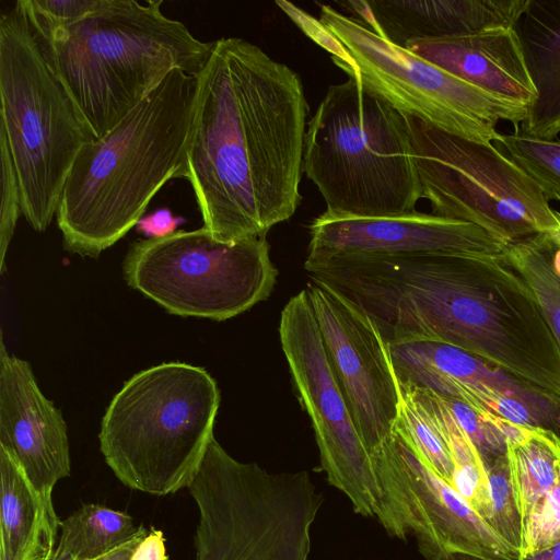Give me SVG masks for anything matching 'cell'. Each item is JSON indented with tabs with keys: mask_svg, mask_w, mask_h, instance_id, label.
Returning a JSON list of instances; mask_svg holds the SVG:
<instances>
[{
	"mask_svg": "<svg viewBox=\"0 0 560 560\" xmlns=\"http://www.w3.org/2000/svg\"><path fill=\"white\" fill-rule=\"evenodd\" d=\"M39 560H77V558L57 545L51 552L47 553Z\"/></svg>",
	"mask_w": 560,
	"mask_h": 560,
	"instance_id": "e575fe53",
	"label": "cell"
},
{
	"mask_svg": "<svg viewBox=\"0 0 560 560\" xmlns=\"http://www.w3.org/2000/svg\"><path fill=\"white\" fill-rule=\"evenodd\" d=\"M198 77L180 178L222 242L266 237L299 208L308 104L300 75L240 37L213 42Z\"/></svg>",
	"mask_w": 560,
	"mask_h": 560,
	"instance_id": "6da1fadb",
	"label": "cell"
},
{
	"mask_svg": "<svg viewBox=\"0 0 560 560\" xmlns=\"http://www.w3.org/2000/svg\"><path fill=\"white\" fill-rule=\"evenodd\" d=\"M279 337L299 401L311 419L320 469L358 514L377 517L381 498L370 454L329 364L306 289L283 307Z\"/></svg>",
	"mask_w": 560,
	"mask_h": 560,
	"instance_id": "7c38bea8",
	"label": "cell"
},
{
	"mask_svg": "<svg viewBox=\"0 0 560 560\" xmlns=\"http://www.w3.org/2000/svg\"><path fill=\"white\" fill-rule=\"evenodd\" d=\"M406 117L421 198L433 214L476 224L505 244L560 229L540 187L491 142Z\"/></svg>",
	"mask_w": 560,
	"mask_h": 560,
	"instance_id": "9c48e42d",
	"label": "cell"
},
{
	"mask_svg": "<svg viewBox=\"0 0 560 560\" xmlns=\"http://www.w3.org/2000/svg\"><path fill=\"white\" fill-rule=\"evenodd\" d=\"M1 207H0V269H4L5 253L14 234L21 209V195L16 173L8 144L0 135Z\"/></svg>",
	"mask_w": 560,
	"mask_h": 560,
	"instance_id": "f546056e",
	"label": "cell"
},
{
	"mask_svg": "<svg viewBox=\"0 0 560 560\" xmlns=\"http://www.w3.org/2000/svg\"><path fill=\"white\" fill-rule=\"evenodd\" d=\"M187 489L199 513L196 560H310L323 495L307 471L238 462L213 436Z\"/></svg>",
	"mask_w": 560,
	"mask_h": 560,
	"instance_id": "52a82bcc",
	"label": "cell"
},
{
	"mask_svg": "<svg viewBox=\"0 0 560 560\" xmlns=\"http://www.w3.org/2000/svg\"><path fill=\"white\" fill-rule=\"evenodd\" d=\"M0 476V560H39L56 548L61 521L2 448Z\"/></svg>",
	"mask_w": 560,
	"mask_h": 560,
	"instance_id": "ffe728a7",
	"label": "cell"
},
{
	"mask_svg": "<svg viewBox=\"0 0 560 560\" xmlns=\"http://www.w3.org/2000/svg\"><path fill=\"white\" fill-rule=\"evenodd\" d=\"M303 173L334 218L408 214L421 199L407 117L351 78L328 86L308 121Z\"/></svg>",
	"mask_w": 560,
	"mask_h": 560,
	"instance_id": "277c9868",
	"label": "cell"
},
{
	"mask_svg": "<svg viewBox=\"0 0 560 560\" xmlns=\"http://www.w3.org/2000/svg\"><path fill=\"white\" fill-rule=\"evenodd\" d=\"M498 141L510 158L533 178L548 200L560 202V141L526 136L516 129Z\"/></svg>",
	"mask_w": 560,
	"mask_h": 560,
	"instance_id": "d4e9b609",
	"label": "cell"
},
{
	"mask_svg": "<svg viewBox=\"0 0 560 560\" xmlns=\"http://www.w3.org/2000/svg\"><path fill=\"white\" fill-rule=\"evenodd\" d=\"M560 540V476L523 522L520 557Z\"/></svg>",
	"mask_w": 560,
	"mask_h": 560,
	"instance_id": "83f0119b",
	"label": "cell"
},
{
	"mask_svg": "<svg viewBox=\"0 0 560 560\" xmlns=\"http://www.w3.org/2000/svg\"><path fill=\"white\" fill-rule=\"evenodd\" d=\"M399 386L459 400L488 418L552 431L560 440V405L457 347L415 341L388 346Z\"/></svg>",
	"mask_w": 560,
	"mask_h": 560,
	"instance_id": "5bb4252c",
	"label": "cell"
},
{
	"mask_svg": "<svg viewBox=\"0 0 560 560\" xmlns=\"http://www.w3.org/2000/svg\"><path fill=\"white\" fill-rule=\"evenodd\" d=\"M220 392L200 366L167 362L140 371L113 397L100 448L128 488L153 495L188 488L213 435Z\"/></svg>",
	"mask_w": 560,
	"mask_h": 560,
	"instance_id": "5b68a950",
	"label": "cell"
},
{
	"mask_svg": "<svg viewBox=\"0 0 560 560\" xmlns=\"http://www.w3.org/2000/svg\"><path fill=\"white\" fill-rule=\"evenodd\" d=\"M149 530L144 527L135 538L114 548L113 550L89 560H131L137 547L147 536Z\"/></svg>",
	"mask_w": 560,
	"mask_h": 560,
	"instance_id": "d6a6232c",
	"label": "cell"
},
{
	"mask_svg": "<svg viewBox=\"0 0 560 560\" xmlns=\"http://www.w3.org/2000/svg\"><path fill=\"white\" fill-rule=\"evenodd\" d=\"M406 49L452 75L501 98L526 106L537 93L514 27L410 40Z\"/></svg>",
	"mask_w": 560,
	"mask_h": 560,
	"instance_id": "ac0fdd59",
	"label": "cell"
},
{
	"mask_svg": "<svg viewBox=\"0 0 560 560\" xmlns=\"http://www.w3.org/2000/svg\"><path fill=\"white\" fill-rule=\"evenodd\" d=\"M127 283L168 313L232 318L266 300L277 281L266 237L222 242L203 226L132 243Z\"/></svg>",
	"mask_w": 560,
	"mask_h": 560,
	"instance_id": "30bf717a",
	"label": "cell"
},
{
	"mask_svg": "<svg viewBox=\"0 0 560 560\" xmlns=\"http://www.w3.org/2000/svg\"><path fill=\"white\" fill-rule=\"evenodd\" d=\"M318 30L334 63L405 116L479 142L498 141L499 121L516 130L526 117V106L452 75L330 5L320 4Z\"/></svg>",
	"mask_w": 560,
	"mask_h": 560,
	"instance_id": "ba28073f",
	"label": "cell"
},
{
	"mask_svg": "<svg viewBox=\"0 0 560 560\" xmlns=\"http://www.w3.org/2000/svg\"><path fill=\"white\" fill-rule=\"evenodd\" d=\"M520 560H560V540L544 549L521 556Z\"/></svg>",
	"mask_w": 560,
	"mask_h": 560,
	"instance_id": "836d02e7",
	"label": "cell"
},
{
	"mask_svg": "<svg viewBox=\"0 0 560 560\" xmlns=\"http://www.w3.org/2000/svg\"><path fill=\"white\" fill-rule=\"evenodd\" d=\"M107 0H22L36 38L45 39L101 10Z\"/></svg>",
	"mask_w": 560,
	"mask_h": 560,
	"instance_id": "4316f807",
	"label": "cell"
},
{
	"mask_svg": "<svg viewBox=\"0 0 560 560\" xmlns=\"http://www.w3.org/2000/svg\"><path fill=\"white\" fill-rule=\"evenodd\" d=\"M0 135L16 173L22 214L44 232L77 155L94 139L49 67L22 0L0 15Z\"/></svg>",
	"mask_w": 560,
	"mask_h": 560,
	"instance_id": "8992f818",
	"label": "cell"
},
{
	"mask_svg": "<svg viewBox=\"0 0 560 560\" xmlns=\"http://www.w3.org/2000/svg\"><path fill=\"white\" fill-rule=\"evenodd\" d=\"M306 262L340 255L447 254L500 256L506 244L476 224L412 212L381 218H334L310 225Z\"/></svg>",
	"mask_w": 560,
	"mask_h": 560,
	"instance_id": "9a60e30c",
	"label": "cell"
},
{
	"mask_svg": "<svg viewBox=\"0 0 560 560\" xmlns=\"http://www.w3.org/2000/svg\"><path fill=\"white\" fill-rule=\"evenodd\" d=\"M58 546L77 560L104 555L135 538L144 528L126 512L100 504H84L60 523Z\"/></svg>",
	"mask_w": 560,
	"mask_h": 560,
	"instance_id": "603a6c76",
	"label": "cell"
},
{
	"mask_svg": "<svg viewBox=\"0 0 560 560\" xmlns=\"http://www.w3.org/2000/svg\"><path fill=\"white\" fill-rule=\"evenodd\" d=\"M370 458L381 498L376 518L390 536L413 537L427 560L447 553L520 560V552L427 467L398 431L372 450Z\"/></svg>",
	"mask_w": 560,
	"mask_h": 560,
	"instance_id": "8fae6325",
	"label": "cell"
},
{
	"mask_svg": "<svg viewBox=\"0 0 560 560\" xmlns=\"http://www.w3.org/2000/svg\"><path fill=\"white\" fill-rule=\"evenodd\" d=\"M401 400L395 430L422 463L451 485L454 466L441 427L416 389L400 386Z\"/></svg>",
	"mask_w": 560,
	"mask_h": 560,
	"instance_id": "cb8c5ba5",
	"label": "cell"
},
{
	"mask_svg": "<svg viewBox=\"0 0 560 560\" xmlns=\"http://www.w3.org/2000/svg\"><path fill=\"white\" fill-rule=\"evenodd\" d=\"M435 560H483L474 556L463 553H447L439 557Z\"/></svg>",
	"mask_w": 560,
	"mask_h": 560,
	"instance_id": "d590c367",
	"label": "cell"
},
{
	"mask_svg": "<svg viewBox=\"0 0 560 560\" xmlns=\"http://www.w3.org/2000/svg\"><path fill=\"white\" fill-rule=\"evenodd\" d=\"M0 448L18 464L45 503L70 476L67 425L40 392L30 363L0 349Z\"/></svg>",
	"mask_w": 560,
	"mask_h": 560,
	"instance_id": "2e32d148",
	"label": "cell"
},
{
	"mask_svg": "<svg viewBox=\"0 0 560 560\" xmlns=\"http://www.w3.org/2000/svg\"><path fill=\"white\" fill-rule=\"evenodd\" d=\"M514 30L537 93L518 130L555 140L560 133V0H528Z\"/></svg>",
	"mask_w": 560,
	"mask_h": 560,
	"instance_id": "d6986e66",
	"label": "cell"
},
{
	"mask_svg": "<svg viewBox=\"0 0 560 560\" xmlns=\"http://www.w3.org/2000/svg\"><path fill=\"white\" fill-rule=\"evenodd\" d=\"M556 217L560 223V212L559 211H556ZM553 237H555L556 243L560 249V229L558 231L553 232Z\"/></svg>",
	"mask_w": 560,
	"mask_h": 560,
	"instance_id": "8d00e7d4",
	"label": "cell"
},
{
	"mask_svg": "<svg viewBox=\"0 0 560 560\" xmlns=\"http://www.w3.org/2000/svg\"><path fill=\"white\" fill-rule=\"evenodd\" d=\"M162 0H107L38 39L49 67L94 140L118 125L174 69L198 75L213 42L167 18Z\"/></svg>",
	"mask_w": 560,
	"mask_h": 560,
	"instance_id": "3957f363",
	"label": "cell"
},
{
	"mask_svg": "<svg viewBox=\"0 0 560 560\" xmlns=\"http://www.w3.org/2000/svg\"><path fill=\"white\" fill-rule=\"evenodd\" d=\"M305 289L329 364L370 454L394 432L401 400L388 346L348 298L314 279Z\"/></svg>",
	"mask_w": 560,
	"mask_h": 560,
	"instance_id": "4fadbf2b",
	"label": "cell"
},
{
	"mask_svg": "<svg viewBox=\"0 0 560 560\" xmlns=\"http://www.w3.org/2000/svg\"><path fill=\"white\" fill-rule=\"evenodd\" d=\"M500 256L530 287L560 343V249L552 232L506 244Z\"/></svg>",
	"mask_w": 560,
	"mask_h": 560,
	"instance_id": "7402d4cb",
	"label": "cell"
},
{
	"mask_svg": "<svg viewBox=\"0 0 560 560\" xmlns=\"http://www.w3.org/2000/svg\"><path fill=\"white\" fill-rule=\"evenodd\" d=\"M131 560H167L163 533L159 529L149 530Z\"/></svg>",
	"mask_w": 560,
	"mask_h": 560,
	"instance_id": "1f68e13d",
	"label": "cell"
},
{
	"mask_svg": "<svg viewBox=\"0 0 560 560\" xmlns=\"http://www.w3.org/2000/svg\"><path fill=\"white\" fill-rule=\"evenodd\" d=\"M528 0H370L338 2L399 47L410 40L514 27Z\"/></svg>",
	"mask_w": 560,
	"mask_h": 560,
	"instance_id": "e0dca14e",
	"label": "cell"
},
{
	"mask_svg": "<svg viewBox=\"0 0 560 560\" xmlns=\"http://www.w3.org/2000/svg\"><path fill=\"white\" fill-rule=\"evenodd\" d=\"M198 77L172 70L104 137L79 152L56 211L63 247L96 258L142 218L153 196L180 178Z\"/></svg>",
	"mask_w": 560,
	"mask_h": 560,
	"instance_id": "7a4b0ae2",
	"label": "cell"
},
{
	"mask_svg": "<svg viewBox=\"0 0 560 560\" xmlns=\"http://www.w3.org/2000/svg\"><path fill=\"white\" fill-rule=\"evenodd\" d=\"M486 470L491 504L489 527L505 544L520 552L523 529L522 517L506 456L491 462Z\"/></svg>",
	"mask_w": 560,
	"mask_h": 560,
	"instance_id": "484cf974",
	"label": "cell"
},
{
	"mask_svg": "<svg viewBox=\"0 0 560 560\" xmlns=\"http://www.w3.org/2000/svg\"><path fill=\"white\" fill-rule=\"evenodd\" d=\"M442 399L476 446L485 467L506 456L505 438L498 424L499 418H488L459 400Z\"/></svg>",
	"mask_w": 560,
	"mask_h": 560,
	"instance_id": "f1b7e54d",
	"label": "cell"
},
{
	"mask_svg": "<svg viewBox=\"0 0 560 560\" xmlns=\"http://www.w3.org/2000/svg\"><path fill=\"white\" fill-rule=\"evenodd\" d=\"M184 222V218L175 217L167 208H161L142 217L135 228L147 238H161L175 233Z\"/></svg>",
	"mask_w": 560,
	"mask_h": 560,
	"instance_id": "4dcf8cb0",
	"label": "cell"
},
{
	"mask_svg": "<svg viewBox=\"0 0 560 560\" xmlns=\"http://www.w3.org/2000/svg\"><path fill=\"white\" fill-rule=\"evenodd\" d=\"M512 483L523 522L560 476V440L550 430L499 419Z\"/></svg>",
	"mask_w": 560,
	"mask_h": 560,
	"instance_id": "44dd1931",
	"label": "cell"
}]
</instances>
